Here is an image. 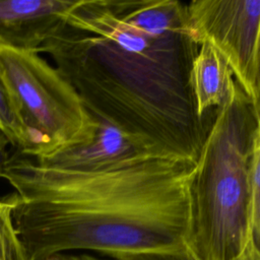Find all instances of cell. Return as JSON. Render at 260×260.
Segmentation results:
<instances>
[{
  "mask_svg": "<svg viewBox=\"0 0 260 260\" xmlns=\"http://www.w3.org/2000/svg\"><path fill=\"white\" fill-rule=\"evenodd\" d=\"M0 128L12 148L30 155H39L43 147L38 138L23 123L9 92L0 80Z\"/></svg>",
  "mask_w": 260,
  "mask_h": 260,
  "instance_id": "9",
  "label": "cell"
},
{
  "mask_svg": "<svg viewBox=\"0 0 260 260\" xmlns=\"http://www.w3.org/2000/svg\"><path fill=\"white\" fill-rule=\"evenodd\" d=\"M75 0H0V50L39 53ZM40 54V53H39Z\"/></svg>",
  "mask_w": 260,
  "mask_h": 260,
  "instance_id": "7",
  "label": "cell"
},
{
  "mask_svg": "<svg viewBox=\"0 0 260 260\" xmlns=\"http://www.w3.org/2000/svg\"><path fill=\"white\" fill-rule=\"evenodd\" d=\"M190 79L197 114L200 117L221 106L235 81L222 55L207 41L199 44L198 53L192 63Z\"/></svg>",
  "mask_w": 260,
  "mask_h": 260,
  "instance_id": "8",
  "label": "cell"
},
{
  "mask_svg": "<svg viewBox=\"0 0 260 260\" xmlns=\"http://www.w3.org/2000/svg\"><path fill=\"white\" fill-rule=\"evenodd\" d=\"M198 49L185 2L141 29L115 15L105 0H75L39 53L51 56L90 116L169 157L196 162L215 111L197 114L190 73Z\"/></svg>",
  "mask_w": 260,
  "mask_h": 260,
  "instance_id": "1",
  "label": "cell"
},
{
  "mask_svg": "<svg viewBox=\"0 0 260 260\" xmlns=\"http://www.w3.org/2000/svg\"><path fill=\"white\" fill-rule=\"evenodd\" d=\"M91 117L94 120L95 129L92 138L87 143L31 156L46 166L80 172L107 171L151 157H169L143 139L103 119Z\"/></svg>",
  "mask_w": 260,
  "mask_h": 260,
  "instance_id": "6",
  "label": "cell"
},
{
  "mask_svg": "<svg viewBox=\"0 0 260 260\" xmlns=\"http://www.w3.org/2000/svg\"><path fill=\"white\" fill-rule=\"evenodd\" d=\"M195 164L157 156L80 172L11 148L0 178L15 189L11 216L27 260L76 251L114 259L186 244Z\"/></svg>",
  "mask_w": 260,
  "mask_h": 260,
  "instance_id": "2",
  "label": "cell"
},
{
  "mask_svg": "<svg viewBox=\"0 0 260 260\" xmlns=\"http://www.w3.org/2000/svg\"><path fill=\"white\" fill-rule=\"evenodd\" d=\"M45 260H110L109 258H102L88 253H66L51 256Z\"/></svg>",
  "mask_w": 260,
  "mask_h": 260,
  "instance_id": "12",
  "label": "cell"
},
{
  "mask_svg": "<svg viewBox=\"0 0 260 260\" xmlns=\"http://www.w3.org/2000/svg\"><path fill=\"white\" fill-rule=\"evenodd\" d=\"M186 18L195 42L211 43L259 106L260 0H194L186 3Z\"/></svg>",
  "mask_w": 260,
  "mask_h": 260,
  "instance_id": "5",
  "label": "cell"
},
{
  "mask_svg": "<svg viewBox=\"0 0 260 260\" xmlns=\"http://www.w3.org/2000/svg\"><path fill=\"white\" fill-rule=\"evenodd\" d=\"M9 144H10V142H9L7 136L0 128V174H1V170L3 168V165L7 158V153H8L7 147Z\"/></svg>",
  "mask_w": 260,
  "mask_h": 260,
  "instance_id": "14",
  "label": "cell"
},
{
  "mask_svg": "<svg viewBox=\"0 0 260 260\" xmlns=\"http://www.w3.org/2000/svg\"><path fill=\"white\" fill-rule=\"evenodd\" d=\"M0 80L42 154L87 143L95 123L78 93L39 53L0 50Z\"/></svg>",
  "mask_w": 260,
  "mask_h": 260,
  "instance_id": "4",
  "label": "cell"
},
{
  "mask_svg": "<svg viewBox=\"0 0 260 260\" xmlns=\"http://www.w3.org/2000/svg\"><path fill=\"white\" fill-rule=\"evenodd\" d=\"M110 260H199L185 245L161 250L130 253Z\"/></svg>",
  "mask_w": 260,
  "mask_h": 260,
  "instance_id": "11",
  "label": "cell"
},
{
  "mask_svg": "<svg viewBox=\"0 0 260 260\" xmlns=\"http://www.w3.org/2000/svg\"><path fill=\"white\" fill-rule=\"evenodd\" d=\"M13 195L0 199V260H27L13 225Z\"/></svg>",
  "mask_w": 260,
  "mask_h": 260,
  "instance_id": "10",
  "label": "cell"
},
{
  "mask_svg": "<svg viewBox=\"0 0 260 260\" xmlns=\"http://www.w3.org/2000/svg\"><path fill=\"white\" fill-rule=\"evenodd\" d=\"M233 260H260V245L249 243L247 247Z\"/></svg>",
  "mask_w": 260,
  "mask_h": 260,
  "instance_id": "13",
  "label": "cell"
},
{
  "mask_svg": "<svg viewBox=\"0 0 260 260\" xmlns=\"http://www.w3.org/2000/svg\"><path fill=\"white\" fill-rule=\"evenodd\" d=\"M260 140L259 106L235 80L215 109L191 184L187 248L199 260H233L251 242L260 245L250 165Z\"/></svg>",
  "mask_w": 260,
  "mask_h": 260,
  "instance_id": "3",
  "label": "cell"
}]
</instances>
